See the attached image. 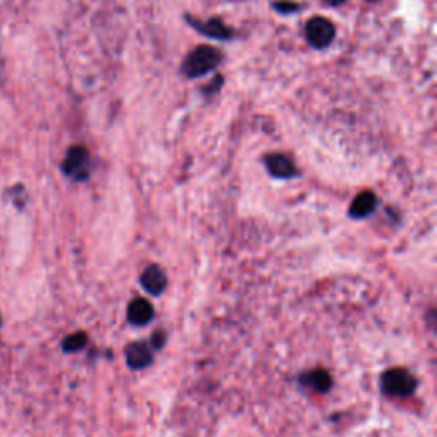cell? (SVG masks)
<instances>
[{
	"mask_svg": "<svg viewBox=\"0 0 437 437\" xmlns=\"http://www.w3.org/2000/svg\"><path fill=\"white\" fill-rule=\"evenodd\" d=\"M221 62V53L212 47H198L195 48L183 62V74L188 77H200L216 68Z\"/></svg>",
	"mask_w": 437,
	"mask_h": 437,
	"instance_id": "1",
	"label": "cell"
},
{
	"mask_svg": "<svg viewBox=\"0 0 437 437\" xmlns=\"http://www.w3.org/2000/svg\"><path fill=\"white\" fill-rule=\"evenodd\" d=\"M383 391L391 397H408L415 390L417 381L408 371L405 369H391L383 374L381 379Z\"/></svg>",
	"mask_w": 437,
	"mask_h": 437,
	"instance_id": "2",
	"label": "cell"
},
{
	"mask_svg": "<svg viewBox=\"0 0 437 437\" xmlns=\"http://www.w3.org/2000/svg\"><path fill=\"white\" fill-rule=\"evenodd\" d=\"M306 36L314 48H327L335 38V28L325 17H314L306 26Z\"/></svg>",
	"mask_w": 437,
	"mask_h": 437,
	"instance_id": "3",
	"label": "cell"
},
{
	"mask_svg": "<svg viewBox=\"0 0 437 437\" xmlns=\"http://www.w3.org/2000/svg\"><path fill=\"white\" fill-rule=\"evenodd\" d=\"M87 170H89V156L86 149L72 147L64 161L65 175L72 176L74 179H86Z\"/></svg>",
	"mask_w": 437,
	"mask_h": 437,
	"instance_id": "4",
	"label": "cell"
},
{
	"mask_svg": "<svg viewBox=\"0 0 437 437\" xmlns=\"http://www.w3.org/2000/svg\"><path fill=\"white\" fill-rule=\"evenodd\" d=\"M140 282H142V287H144L147 292L157 296V294L163 292L164 287H166V274L161 270V267L151 265L144 270V274H142V277H140Z\"/></svg>",
	"mask_w": 437,
	"mask_h": 437,
	"instance_id": "5",
	"label": "cell"
},
{
	"mask_svg": "<svg viewBox=\"0 0 437 437\" xmlns=\"http://www.w3.org/2000/svg\"><path fill=\"white\" fill-rule=\"evenodd\" d=\"M154 314L151 302L144 297H137L135 301H132V304L128 306V320L133 325H145Z\"/></svg>",
	"mask_w": 437,
	"mask_h": 437,
	"instance_id": "6",
	"label": "cell"
},
{
	"mask_svg": "<svg viewBox=\"0 0 437 437\" xmlns=\"http://www.w3.org/2000/svg\"><path fill=\"white\" fill-rule=\"evenodd\" d=\"M188 21H190V24L193 26V28H197L198 31L207 34V36H210V38L228 40V38L231 36V31H229V29L225 28V26L222 24V21H218V19H210V21H207V22H200V21H197V19H188Z\"/></svg>",
	"mask_w": 437,
	"mask_h": 437,
	"instance_id": "7",
	"label": "cell"
},
{
	"mask_svg": "<svg viewBox=\"0 0 437 437\" xmlns=\"http://www.w3.org/2000/svg\"><path fill=\"white\" fill-rule=\"evenodd\" d=\"M152 360V354L145 343H132L126 348V362L133 369H142L149 366Z\"/></svg>",
	"mask_w": 437,
	"mask_h": 437,
	"instance_id": "8",
	"label": "cell"
},
{
	"mask_svg": "<svg viewBox=\"0 0 437 437\" xmlns=\"http://www.w3.org/2000/svg\"><path fill=\"white\" fill-rule=\"evenodd\" d=\"M267 168L277 178H290V176L296 175V168L294 164L287 159L286 156L274 154L267 157Z\"/></svg>",
	"mask_w": 437,
	"mask_h": 437,
	"instance_id": "9",
	"label": "cell"
},
{
	"mask_svg": "<svg viewBox=\"0 0 437 437\" xmlns=\"http://www.w3.org/2000/svg\"><path fill=\"white\" fill-rule=\"evenodd\" d=\"M374 207H376L374 195L371 193V191H364V193H360L359 197L352 202L350 216L362 218V217L369 216V214L374 210Z\"/></svg>",
	"mask_w": 437,
	"mask_h": 437,
	"instance_id": "10",
	"label": "cell"
},
{
	"mask_svg": "<svg viewBox=\"0 0 437 437\" xmlns=\"http://www.w3.org/2000/svg\"><path fill=\"white\" fill-rule=\"evenodd\" d=\"M308 381L318 391H327L332 386V378L325 371H314V373L308 376Z\"/></svg>",
	"mask_w": 437,
	"mask_h": 437,
	"instance_id": "11",
	"label": "cell"
},
{
	"mask_svg": "<svg viewBox=\"0 0 437 437\" xmlns=\"http://www.w3.org/2000/svg\"><path fill=\"white\" fill-rule=\"evenodd\" d=\"M86 343H87L86 333H74V335L67 336V339L64 340V348L65 352H75L80 350Z\"/></svg>",
	"mask_w": 437,
	"mask_h": 437,
	"instance_id": "12",
	"label": "cell"
},
{
	"mask_svg": "<svg viewBox=\"0 0 437 437\" xmlns=\"http://www.w3.org/2000/svg\"><path fill=\"white\" fill-rule=\"evenodd\" d=\"M275 9L282 10V13H289V10H296L297 6L296 3H287V2H282V3H277L275 6Z\"/></svg>",
	"mask_w": 437,
	"mask_h": 437,
	"instance_id": "13",
	"label": "cell"
},
{
	"mask_svg": "<svg viewBox=\"0 0 437 437\" xmlns=\"http://www.w3.org/2000/svg\"><path fill=\"white\" fill-rule=\"evenodd\" d=\"M325 2L329 3V6H340V3H343L345 0H325Z\"/></svg>",
	"mask_w": 437,
	"mask_h": 437,
	"instance_id": "14",
	"label": "cell"
},
{
	"mask_svg": "<svg viewBox=\"0 0 437 437\" xmlns=\"http://www.w3.org/2000/svg\"><path fill=\"white\" fill-rule=\"evenodd\" d=\"M369 2H376V0H369Z\"/></svg>",
	"mask_w": 437,
	"mask_h": 437,
	"instance_id": "15",
	"label": "cell"
}]
</instances>
